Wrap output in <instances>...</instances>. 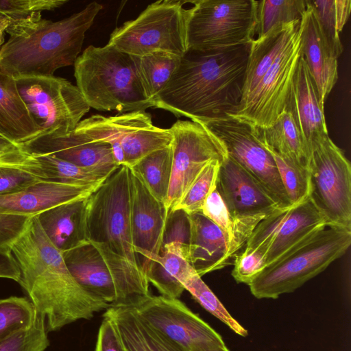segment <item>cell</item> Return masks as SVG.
Instances as JSON below:
<instances>
[{
	"mask_svg": "<svg viewBox=\"0 0 351 351\" xmlns=\"http://www.w3.org/2000/svg\"><path fill=\"white\" fill-rule=\"evenodd\" d=\"M0 278L20 280V269L10 250H0Z\"/></svg>",
	"mask_w": 351,
	"mask_h": 351,
	"instance_id": "obj_49",
	"label": "cell"
},
{
	"mask_svg": "<svg viewBox=\"0 0 351 351\" xmlns=\"http://www.w3.org/2000/svg\"><path fill=\"white\" fill-rule=\"evenodd\" d=\"M130 223L135 249L160 254L168 212L130 169Z\"/></svg>",
	"mask_w": 351,
	"mask_h": 351,
	"instance_id": "obj_21",
	"label": "cell"
},
{
	"mask_svg": "<svg viewBox=\"0 0 351 351\" xmlns=\"http://www.w3.org/2000/svg\"><path fill=\"white\" fill-rule=\"evenodd\" d=\"M191 351H229L225 343L207 341L195 346Z\"/></svg>",
	"mask_w": 351,
	"mask_h": 351,
	"instance_id": "obj_50",
	"label": "cell"
},
{
	"mask_svg": "<svg viewBox=\"0 0 351 351\" xmlns=\"http://www.w3.org/2000/svg\"><path fill=\"white\" fill-rule=\"evenodd\" d=\"M300 27L235 115L255 128L271 125L285 110L299 59Z\"/></svg>",
	"mask_w": 351,
	"mask_h": 351,
	"instance_id": "obj_16",
	"label": "cell"
},
{
	"mask_svg": "<svg viewBox=\"0 0 351 351\" xmlns=\"http://www.w3.org/2000/svg\"><path fill=\"white\" fill-rule=\"evenodd\" d=\"M306 8V0L258 1V37L263 36L276 25L300 21Z\"/></svg>",
	"mask_w": 351,
	"mask_h": 351,
	"instance_id": "obj_36",
	"label": "cell"
},
{
	"mask_svg": "<svg viewBox=\"0 0 351 351\" xmlns=\"http://www.w3.org/2000/svg\"><path fill=\"white\" fill-rule=\"evenodd\" d=\"M23 167L40 181L64 184L99 186L108 177L51 155H30Z\"/></svg>",
	"mask_w": 351,
	"mask_h": 351,
	"instance_id": "obj_30",
	"label": "cell"
},
{
	"mask_svg": "<svg viewBox=\"0 0 351 351\" xmlns=\"http://www.w3.org/2000/svg\"><path fill=\"white\" fill-rule=\"evenodd\" d=\"M40 133L19 93L16 79L0 67V134L21 146Z\"/></svg>",
	"mask_w": 351,
	"mask_h": 351,
	"instance_id": "obj_27",
	"label": "cell"
},
{
	"mask_svg": "<svg viewBox=\"0 0 351 351\" xmlns=\"http://www.w3.org/2000/svg\"><path fill=\"white\" fill-rule=\"evenodd\" d=\"M68 0H0V16L9 21L5 30L10 31L42 19L41 12L53 10Z\"/></svg>",
	"mask_w": 351,
	"mask_h": 351,
	"instance_id": "obj_37",
	"label": "cell"
},
{
	"mask_svg": "<svg viewBox=\"0 0 351 351\" xmlns=\"http://www.w3.org/2000/svg\"><path fill=\"white\" fill-rule=\"evenodd\" d=\"M184 287L206 311L221 320L236 334L242 337L248 335L247 330L230 314L197 272L187 279Z\"/></svg>",
	"mask_w": 351,
	"mask_h": 351,
	"instance_id": "obj_40",
	"label": "cell"
},
{
	"mask_svg": "<svg viewBox=\"0 0 351 351\" xmlns=\"http://www.w3.org/2000/svg\"><path fill=\"white\" fill-rule=\"evenodd\" d=\"M86 199L58 205L36 216L49 240L61 252L87 241L84 225Z\"/></svg>",
	"mask_w": 351,
	"mask_h": 351,
	"instance_id": "obj_28",
	"label": "cell"
},
{
	"mask_svg": "<svg viewBox=\"0 0 351 351\" xmlns=\"http://www.w3.org/2000/svg\"><path fill=\"white\" fill-rule=\"evenodd\" d=\"M103 315L112 322L125 351H187L149 326L129 306H110Z\"/></svg>",
	"mask_w": 351,
	"mask_h": 351,
	"instance_id": "obj_29",
	"label": "cell"
},
{
	"mask_svg": "<svg viewBox=\"0 0 351 351\" xmlns=\"http://www.w3.org/2000/svg\"><path fill=\"white\" fill-rule=\"evenodd\" d=\"M253 129L265 147L282 157L308 167L302 136L289 112L285 110L269 127Z\"/></svg>",
	"mask_w": 351,
	"mask_h": 351,
	"instance_id": "obj_31",
	"label": "cell"
},
{
	"mask_svg": "<svg viewBox=\"0 0 351 351\" xmlns=\"http://www.w3.org/2000/svg\"><path fill=\"white\" fill-rule=\"evenodd\" d=\"M351 244V230L326 226L274 263L249 284L258 299H276L291 293L342 256Z\"/></svg>",
	"mask_w": 351,
	"mask_h": 351,
	"instance_id": "obj_6",
	"label": "cell"
},
{
	"mask_svg": "<svg viewBox=\"0 0 351 351\" xmlns=\"http://www.w3.org/2000/svg\"><path fill=\"white\" fill-rule=\"evenodd\" d=\"M31 217L0 213V250H10L25 230Z\"/></svg>",
	"mask_w": 351,
	"mask_h": 351,
	"instance_id": "obj_46",
	"label": "cell"
},
{
	"mask_svg": "<svg viewBox=\"0 0 351 351\" xmlns=\"http://www.w3.org/2000/svg\"><path fill=\"white\" fill-rule=\"evenodd\" d=\"M265 148L274 158L290 204L298 205L308 199L311 189L308 167L297 163L280 156L267 147Z\"/></svg>",
	"mask_w": 351,
	"mask_h": 351,
	"instance_id": "obj_35",
	"label": "cell"
},
{
	"mask_svg": "<svg viewBox=\"0 0 351 351\" xmlns=\"http://www.w3.org/2000/svg\"><path fill=\"white\" fill-rule=\"evenodd\" d=\"M8 25L9 21L6 18L0 16V46L4 43V33Z\"/></svg>",
	"mask_w": 351,
	"mask_h": 351,
	"instance_id": "obj_51",
	"label": "cell"
},
{
	"mask_svg": "<svg viewBox=\"0 0 351 351\" xmlns=\"http://www.w3.org/2000/svg\"><path fill=\"white\" fill-rule=\"evenodd\" d=\"M313 9L322 32L339 58L343 50L340 33L351 11L350 0H307Z\"/></svg>",
	"mask_w": 351,
	"mask_h": 351,
	"instance_id": "obj_34",
	"label": "cell"
},
{
	"mask_svg": "<svg viewBox=\"0 0 351 351\" xmlns=\"http://www.w3.org/2000/svg\"><path fill=\"white\" fill-rule=\"evenodd\" d=\"M204 125L222 141L228 156L244 168L280 208L291 206L274 158L257 138L252 125L234 116Z\"/></svg>",
	"mask_w": 351,
	"mask_h": 351,
	"instance_id": "obj_15",
	"label": "cell"
},
{
	"mask_svg": "<svg viewBox=\"0 0 351 351\" xmlns=\"http://www.w3.org/2000/svg\"><path fill=\"white\" fill-rule=\"evenodd\" d=\"M38 181L23 166L0 163V195L15 193Z\"/></svg>",
	"mask_w": 351,
	"mask_h": 351,
	"instance_id": "obj_45",
	"label": "cell"
},
{
	"mask_svg": "<svg viewBox=\"0 0 351 351\" xmlns=\"http://www.w3.org/2000/svg\"><path fill=\"white\" fill-rule=\"evenodd\" d=\"M250 43L223 49H188L154 108L205 124L235 115Z\"/></svg>",
	"mask_w": 351,
	"mask_h": 351,
	"instance_id": "obj_1",
	"label": "cell"
},
{
	"mask_svg": "<svg viewBox=\"0 0 351 351\" xmlns=\"http://www.w3.org/2000/svg\"><path fill=\"white\" fill-rule=\"evenodd\" d=\"M46 320L37 313L34 323L0 342V351H45L49 345Z\"/></svg>",
	"mask_w": 351,
	"mask_h": 351,
	"instance_id": "obj_42",
	"label": "cell"
},
{
	"mask_svg": "<svg viewBox=\"0 0 351 351\" xmlns=\"http://www.w3.org/2000/svg\"><path fill=\"white\" fill-rule=\"evenodd\" d=\"M326 226L309 197L298 205L278 208L261 221L244 248L261 252L266 267Z\"/></svg>",
	"mask_w": 351,
	"mask_h": 351,
	"instance_id": "obj_14",
	"label": "cell"
},
{
	"mask_svg": "<svg viewBox=\"0 0 351 351\" xmlns=\"http://www.w3.org/2000/svg\"><path fill=\"white\" fill-rule=\"evenodd\" d=\"M306 1V8L300 21L301 53L321 103L324 105L338 79V58L324 36L313 9Z\"/></svg>",
	"mask_w": 351,
	"mask_h": 351,
	"instance_id": "obj_22",
	"label": "cell"
},
{
	"mask_svg": "<svg viewBox=\"0 0 351 351\" xmlns=\"http://www.w3.org/2000/svg\"><path fill=\"white\" fill-rule=\"evenodd\" d=\"M191 236L189 215L181 209L168 213L162 239V246L173 243L179 245L187 260Z\"/></svg>",
	"mask_w": 351,
	"mask_h": 351,
	"instance_id": "obj_43",
	"label": "cell"
},
{
	"mask_svg": "<svg viewBox=\"0 0 351 351\" xmlns=\"http://www.w3.org/2000/svg\"><path fill=\"white\" fill-rule=\"evenodd\" d=\"M223 162L208 163L193 180L173 209H181L188 215L200 213L207 197L216 189L220 166Z\"/></svg>",
	"mask_w": 351,
	"mask_h": 351,
	"instance_id": "obj_41",
	"label": "cell"
},
{
	"mask_svg": "<svg viewBox=\"0 0 351 351\" xmlns=\"http://www.w3.org/2000/svg\"><path fill=\"white\" fill-rule=\"evenodd\" d=\"M187 261L199 276L220 269L232 257L226 234L201 213L189 215Z\"/></svg>",
	"mask_w": 351,
	"mask_h": 351,
	"instance_id": "obj_24",
	"label": "cell"
},
{
	"mask_svg": "<svg viewBox=\"0 0 351 351\" xmlns=\"http://www.w3.org/2000/svg\"><path fill=\"white\" fill-rule=\"evenodd\" d=\"M186 1L160 0L115 28L108 44L133 56L162 51L182 57L187 51Z\"/></svg>",
	"mask_w": 351,
	"mask_h": 351,
	"instance_id": "obj_7",
	"label": "cell"
},
{
	"mask_svg": "<svg viewBox=\"0 0 351 351\" xmlns=\"http://www.w3.org/2000/svg\"><path fill=\"white\" fill-rule=\"evenodd\" d=\"M99 186L40 180L15 193L0 195V213L33 217L58 205L86 198Z\"/></svg>",
	"mask_w": 351,
	"mask_h": 351,
	"instance_id": "obj_23",
	"label": "cell"
},
{
	"mask_svg": "<svg viewBox=\"0 0 351 351\" xmlns=\"http://www.w3.org/2000/svg\"><path fill=\"white\" fill-rule=\"evenodd\" d=\"M169 129L173 136L172 169L164 203L168 213L208 163L223 162L228 156L222 141L201 123L178 120Z\"/></svg>",
	"mask_w": 351,
	"mask_h": 351,
	"instance_id": "obj_13",
	"label": "cell"
},
{
	"mask_svg": "<svg viewBox=\"0 0 351 351\" xmlns=\"http://www.w3.org/2000/svg\"><path fill=\"white\" fill-rule=\"evenodd\" d=\"M172 160L171 144L150 153L130 168L140 178L152 195L163 203L169 188Z\"/></svg>",
	"mask_w": 351,
	"mask_h": 351,
	"instance_id": "obj_32",
	"label": "cell"
},
{
	"mask_svg": "<svg viewBox=\"0 0 351 351\" xmlns=\"http://www.w3.org/2000/svg\"><path fill=\"white\" fill-rule=\"evenodd\" d=\"M285 110L290 112L301 133L309 162L315 148L329 135L324 105L321 103L315 84L302 53Z\"/></svg>",
	"mask_w": 351,
	"mask_h": 351,
	"instance_id": "obj_20",
	"label": "cell"
},
{
	"mask_svg": "<svg viewBox=\"0 0 351 351\" xmlns=\"http://www.w3.org/2000/svg\"><path fill=\"white\" fill-rule=\"evenodd\" d=\"M217 189L247 239L261 221L281 208L264 188L229 156L220 166Z\"/></svg>",
	"mask_w": 351,
	"mask_h": 351,
	"instance_id": "obj_18",
	"label": "cell"
},
{
	"mask_svg": "<svg viewBox=\"0 0 351 351\" xmlns=\"http://www.w3.org/2000/svg\"><path fill=\"white\" fill-rule=\"evenodd\" d=\"M138 73L144 93L154 107L158 93L177 69L180 56L162 51L136 56Z\"/></svg>",
	"mask_w": 351,
	"mask_h": 351,
	"instance_id": "obj_33",
	"label": "cell"
},
{
	"mask_svg": "<svg viewBox=\"0 0 351 351\" xmlns=\"http://www.w3.org/2000/svg\"><path fill=\"white\" fill-rule=\"evenodd\" d=\"M103 5L96 1L58 21L40 19L8 34L0 49V67L14 78L51 76L73 65L81 52L86 32Z\"/></svg>",
	"mask_w": 351,
	"mask_h": 351,
	"instance_id": "obj_3",
	"label": "cell"
},
{
	"mask_svg": "<svg viewBox=\"0 0 351 351\" xmlns=\"http://www.w3.org/2000/svg\"><path fill=\"white\" fill-rule=\"evenodd\" d=\"M21 147L29 155L53 156L107 176L120 167L109 144L75 130L65 134H39Z\"/></svg>",
	"mask_w": 351,
	"mask_h": 351,
	"instance_id": "obj_19",
	"label": "cell"
},
{
	"mask_svg": "<svg viewBox=\"0 0 351 351\" xmlns=\"http://www.w3.org/2000/svg\"><path fill=\"white\" fill-rule=\"evenodd\" d=\"M234 256L232 276L237 282L248 285L265 267V256L258 250L243 248Z\"/></svg>",
	"mask_w": 351,
	"mask_h": 351,
	"instance_id": "obj_44",
	"label": "cell"
},
{
	"mask_svg": "<svg viewBox=\"0 0 351 351\" xmlns=\"http://www.w3.org/2000/svg\"><path fill=\"white\" fill-rule=\"evenodd\" d=\"M95 351H125L112 322L104 315L98 331Z\"/></svg>",
	"mask_w": 351,
	"mask_h": 351,
	"instance_id": "obj_47",
	"label": "cell"
},
{
	"mask_svg": "<svg viewBox=\"0 0 351 351\" xmlns=\"http://www.w3.org/2000/svg\"><path fill=\"white\" fill-rule=\"evenodd\" d=\"M135 252L142 257L140 265L148 282L163 296L179 298L185 290L184 283L196 272L176 244L164 245L160 254L138 249Z\"/></svg>",
	"mask_w": 351,
	"mask_h": 351,
	"instance_id": "obj_25",
	"label": "cell"
},
{
	"mask_svg": "<svg viewBox=\"0 0 351 351\" xmlns=\"http://www.w3.org/2000/svg\"><path fill=\"white\" fill-rule=\"evenodd\" d=\"M11 252L21 272L19 283L36 313L45 319L47 331L79 319H90L110 306L75 280L62 253L49 240L36 216L30 218Z\"/></svg>",
	"mask_w": 351,
	"mask_h": 351,
	"instance_id": "obj_2",
	"label": "cell"
},
{
	"mask_svg": "<svg viewBox=\"0 0 351 351\" xmlns=\"http://www.w3.org/2000/svg\"><path fill=\"white\" fill-rule=\"evenodd\" d=\"M300 21L276 25L263 36L254 38L250 43L240 104L248 98L288 46L300 27Z\"/></svg>",
	"mask_w": 351,
	"mask_h": 351,
	"instance_id": "obj_26",
	"label": "cell"
},
{
	"mask_svg": "<svg viewBox=\"0 0 351 351\" xmlns=\"http://www.w3.org/2000/svg\"><path fill=\"white\" fill-rule=\"evenodd\" d=\"M16 79L19 93L42 134H65L75 130L90 110L77 87L54 75Z\"/></svg>",
	"mask_w": 351,
	"mask_h": 351,
	"instance_id": "obj_11",
	"label": "cell"
},
{
	"mask_svg": "<svg viewBox=\"0 0 351 351\" xmlns=\"http://www.w3.org/2000/svg\"><path fill=\"white\" fill-rule=\"evenodd\" d=\"M188 8V49H223L250 43L257 28L256 0H193Z\"/></svg>",
	"mask_w": 351,
	"mask_h": 351,
	"instance_id": "obj_8",
	"label": "cell"
},
{
	"mask_svg": "<svg viewBox=\"0 0 351 351\" xmlns=\"http://www.w3.org/2000/svg\"><path fill=\"white\" fill-rule=\"evenodd\" d=\"M37 316L26 298L12 296L0 300V342L29 327Z\"/></svg>",
	"mask_w": 351,
	"mask_h": 351,
	"instance_id": "obj_39",
	"label": "cell"
},
{
	"mask_svg": "<svg viewBox=\"0 0 351 351\" xmlns=\"http://www.w3.org/2000/svg\"><path fill=\"white\" fill-rule=\"evenodd\" d=\"M129 306L149 326L187 351L204 342H224L179 298L149 294Z\"/></svg>",
	"mask_w": 351,
	"mask_h": 351,
	"instance_id": "obj_17",
	"label": "cell"
},
{
	"mask_svg": "<svg viewBox=\"0 0 351 351\" xmlns=\"http://www.w3.org/2000/svg\"><path fill=\"white\" fill-rule=\"evenodd\" d=\"M62 253L79 285L110 306H130L151 294L142 267L103 243L86 241Z\"/></svg>",
	"mask_w": 351,
	"mask_h": 351,
	"instance_id": "obj_5",
	"label": "cell"
},
{
	"mask_svg": "<svg viewBox=\"0 0 351 351\" xmlns=\"http://www.w3.org/2000/svg\"><path fill=\"white\" fill-rule=\"evenodd\" d=\"M200 213L226 234L232 256L245 245L247 239L241 233L217 187L206 199Z\"/></svg>",
	"mask_w": 351,
	"mask_h": 351,
	"instance_id": "obj_38",
	"label": "cell"
},
{
	"mask_svg": "<svg viewBox=\"0 0 351 351\" xmlns=\"http://www.w3.org/2000/svg\"><path fill=\"white\" fill-rule=\"evenodd\" d=\"M310 199L328 226L351 230V167L329 136L313 150L308 162Z\"/></svg>",
	"mask_w": 351,
	"mask_h": 351,
	"instance_id": "obj_12",
	"label": "cell"
},
{
	"mask_svg": "<svg viewBox=\"0 0 351 351\" xmlns=\"http://www.w3.org/2000/svg\"><path fill=\"white\" fill-rule=\"evenodd\" d=\"M75 130L109 144L116 162L129 168L150 153L169 146L173 140L170 129L154 125L145 110L110 117L94 114L82 120Z\"/></svg>",
	"mask_w": 351,
	"mask_h": 351,
	"instance_id": "obj_10",
	"label": "cell"
},
{
	"mask_svg": "<svg viewBox=\"0 0 351 351\" xmlns=\"http://www.w3.org/2000/svg\"><path fill=\"white\" fill-rule=\"evenodd\" d=\"M30 155L22 147L0 134V163L25 166Z\"/></svg>",
	"mask_w": 351,
	"mask_h": 351,
	"instance_id": "obj_48",
	"label": "cell"
},
{
	"mask_svg": "<svg viewBox=\"0 0 351 351\" xmlns=\"http://www.w3.org/2000/svg\"><path fill=\"white\" fill-rule=\"evenodd\" d=\"M73 65L76 86L90 108L124 113L153 107L144 93L136 56L108 43L90 45Z\"/></svg>",
	"mask_w": 351,
	"mask_h": 351,
	"instance_id": "obj_4",
	"label": "cell"
},
{
	"mask_svg": "<svg viewBox=\"0 0 351 351\" xmlns=\"http://www.w3.org/2000/svg\"><path fill=\"white\" fill-rule=\"evenodd\" d=\"M130 196V168L121 165L86 199V237L140 265L132 242Z\"/></svg>",
	"mask_w": 351,
	"mask_h": 351,
	"instance_id": "obj_9",
	"label": "cell"
}]
</instances>
